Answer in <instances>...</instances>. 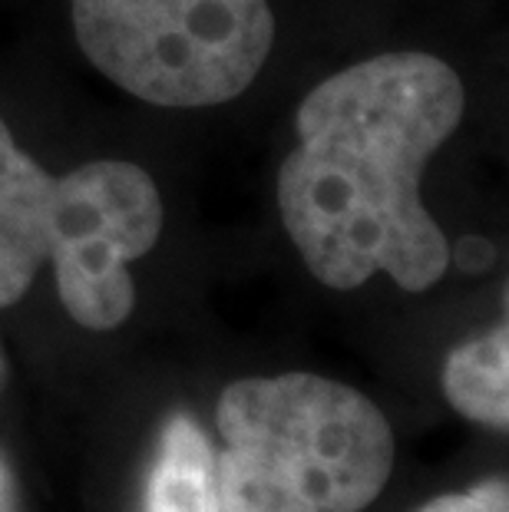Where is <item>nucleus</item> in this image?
I'll use <instances>...</instances> for the list:
<instances>
[{
  "label": "nucleus",
  "instance_id": "nucleus-4",
  "mask_svg": "<svg viewBox=\"0 0 509 512\" xmlns=\"http://www.w3.org/2000/svg\"><path fill=\"white\" fill-rule=\"evenodd\" d=\"M73 30L103 76L153 106L242 96L275 43L268 0H73Z\"/></svg>",
  "mask_w": 509,
  "mask_h": 512
},
{
  "label": "nucleus",
  "instance_id": "nucleus-9",
  "mask_svg": "<svg viewBox=\"0 0 509 512\" xmlns=\"http://www.w3.org/2000/svg\"><path fill=\"white\" fill-rule=\"evenodd\" d=\"M4 380H7V364H4V354H0V387H4Z\"/></svg>",
  "mask_w": 509,
  "mask_h": 512
},
{
  "label": "nucleus",
  "instance_id": "nucleus-3",
  "mask_svg": "<svg viewBox=\"0 0 509 512\" xmlns=\"http://www.w3.org/2000/svg\"><path fill=\"white\" fill-rule=\"evenodd\" d=\"M159 232L162 199L146 169L96 159L57 179L0 119V308L24 298L50 258L70 318L113 331L136 301L126 265L146 255Z\"/></svg>",
  "mask_w": 509,
  "mask_h": 512
},
{
  "label": "nucleus",
  "instance_id": "nucleus-6",
  "mask_svg": "<svg viewBox=\"0 0 509 512\" xmlns=\"http://www.w3.org/2000/svg\"><path fill=\"white\" fill-rule=\"evenodd\" d=\"M443 394L460 410L486 427L506 430L509 423V334L506 324L483 334L480 341L453 347L443 367Z\"/></svg>",
  "mask_w": 509,
  "mask_h": 512
},
{
  "label": "nucleus",
  "instance_id": "nucleus-8",
  "mask_svg": "<svg viewBox=\"0 0 509 512\" xmlns=\"http://www.w3.org/2000/svg\"><path fill=\"white\" fill-rule=\"evenodd\" d=\"M10 499H14V483H10V473L4 460H0V512L10 509Z\"/></svg>",
  "mask_w": 509,
  "mask_h": 512
},
{
  "label": "nucleus",
  "instance_id": "nucleus-1",
  "mask_svg": "<svg viewBox=\"0 0 509 512\" xmlns=\"http://www.w3.org/2000/svg\"><path fill=\"white\" fill-rule=\"evenodd\" d=\"M463 106L457 70L420 50L354 63L305 96L278 209L321 285L351 291L384 271L404 291H427L443 278L450 248L420 202V176Z\"/></svg>",
  "mask_w": 509,
  "mask_h": 512
},
{
  "label": "nucleus",
  "instance_id": "nucleus-5",
  "mask_svg": "<svg viewBox=\"0 0 509 512\" xmlns=\"http://www.w3.org/2000/svg\"><path fill=\"white\" fill-rule=\"evenodd\" d=\"M146 512H222L215 450L186 413L169 417L162 427L156 466L146 486Z\"/></svg>",
  "mask_w": 509,
  "mask_h": 512
},
{
  "label": "nucleus",
  "instance_id": "nucleus-2",
  "mask_svg": "<svg viewBox=\"0 0 509 512\" xmlns=\"http://www.w3.org/2000/svg\"><path fill=\"white\" fill-rule=\"evenodd\" d=\"M215 423L222 512H364L394 470L384 413L318 374L235 380Z\"/></svg>",
  "mask_w": 509,
  "mask_h": 512
},
{
  "label": "nucleus",
  "instance_id": "nucleus-7",
  "mask_svg": "<svg viewBox=\"0 0 509 512\" xmlns=\"http://www.w3.org/2000/svg\"><path fill=\"white\" fill-rule=\"evenodd\" d=\"M417 512H509V486L506 479H486L470 493L430 499Z\"/></svg>",
  "mask_w": 509,
  "mask_h": 512
}]
</instances>
